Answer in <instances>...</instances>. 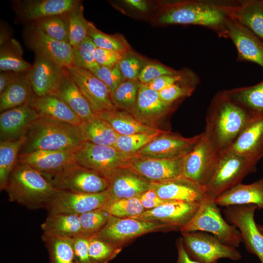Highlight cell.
Listing matches in <instances>:
<instances>
[{"mask_svg":"<svg viewBox=\"0 0 263 263\" xmlns=\"http://www.w3.org/2000/svg\"><path fill=\"white\" fill-rule=\"evenodd\" d=\"M231 0H185L159 2L153 18L154 24L194 25L212 30L226 38L227 24L231 18L229 7Z\"/></svg>","mask_w":263,"mask_h":263,"instance_id":"6da1fadb","label":"cell"},{"mask_svg":"<svg viewBox=\"0 0 263 263\" xmlns=\"http://www.w3.org/2000/svg\"><path fill=\"white\" fill-rule=\"evenodd\" d=\"M254 114L233 100L227 90L219 91L207 111L204 133L220 154L230 148Z\"/></svg>","mask_w":263,"mask_h":263,"instance_id":"7a4b0ae2","label":"cell"},{"mask_svg":"<svg viewBox=\"0 0 263 263\" xmlns=\"http://www.w3.org/2000/svg\"><path fill=\"white\" fill-rule=\"evenodd\" d=\"M25 136L19 154L39 150L75 151L85 141L79 126L41 117Z\"/></svg>","mask_w":263,"mask_h":263,"instance_id":"3957f363","label":"cell"},{"mask_svg":"<svg viewBox=\"0 0 263 263\" xmlns=\"http://www.w3.org/2000/svg\"><path fill=\"white\" fill-rule=\"evenodd\" d=\"M9 200L30 209L46 208L59 190L37 170L17 162L5 189Z\"/></svg>","mask_w":263,"mask_h":263,"instance_id":"277c9868","label":"cell"},{"mask_svg":"<svg viewBox=\"0 0 263 263\" xmlns=\"http://www.w3.org/2000/svg\"><path fill=\"white\" fill-rule=\"evenodd\" d=\"M220 210L214 199L206 195L193 217L181 228V232H207L226 245L239 247L243 242L239 230L234 225H230L225 220Z\"/></svg>","mask_w":263,"mask_h":263,"instance_id":"5b68a950","label":"cell"},{"mask_svg":"<svg viewBox=\"0 0 263 263\" xmlns=\"http://www.w3.org/2000/svg\"><path fill=\"white\" fill-rule=\"evenodd\" d=\"M256 165L230 150L221 153L215 172L205 187L207 196L214 200L255 172Z\"/></svg>","mask_w":263,"mask_h":263,"instance_id":"8992f818","label":"cell"},{"mask_svg":"<svg viewBox=\"0 0 263 263\" xmlns=\"http://www.w3.org/2000/svg\"><path fill=\"white\" fill-rule=\"evenodd\" d=\"M133 156L123 153L113 146L96 145L87 141L74 151L76 163L106 179L118 169L128 168Z\"/></svg>","mask_w":263,"mask_h":263,"instance_id":"52a82bcc","label":"cell"},{"mask_svg":"<svg viewBox=\"0 0 263 263\" xmlns=\"http://www.w3.org/2000/svg\"><path fill=\"white\" fill-rule=\"evenodd\" d=\"M41 173L54 188L60 190L96 193L108 188L105 177L76 163L56 172Z\"/></svg>","mask_w":263,"mask_h":263,"instance_id":"ba28073f","label":"cell"},{"mask_svg":"<svg viewBox=\"0 0 263 263\" xmlns=\"http://www.w3.org/2000/svg\"><path fill=\"white\" fill-rule=\"evenodd\" d=\"M185 250L192 260L200 263H218L220 259L242 258L237 248L226 245L212 234L203 231L181 232Z\"/></svg>","mask_w":263,"mask_h":263,"instance_id":"9c48e42d","label":"cell"},{"mask_svg":"<svg viewBox=\"0 0 263 263\" xmlns=\"http://www.w3.org/2000/svg\"><path fill=\"white\" fill-rule=\"evenodd\" d=\"M220 154L204 134L184 157L182 175L205 187L214 174Z\"/></svg>","mask_w":263,"mask_h":263,"instance_id":"30bf717a","label":"cell"},{"mask_svg":"<svg viewBox=\"0 0 263 263\" xmlns=\"http://www.w3.org/2000/svg\"><path fill=\"white\" fill-rule=\"evenodd\" d=\"M173 229L168 225L133 218H120L110 215L105 226L98 232L102 237L122 248L129 242L142 235Z\"/></svg>","mask_w":263,"mask_h":263,"instance_id":"8fae6325","label":"cell"},{"mask_svg":"<svg viewBox=\"0 0 263 263\" xmlns=\"http://www.w3.org/2000/svg\"><path fill=\"white\" fill-rule=\"evenodd\" d=\"M23 38L26 45L36 55L49 59L63 68L74 65L73 49L70 43L52 38L32 23L25 27Z\"/></svg>","mask_w":263,"mask_h":263,"instance_id":"7c38bea8","label":"cell"},{"mask_svg":"<svg viewBox=\"0 0 263 263\" xmlns=\"http://www.w3.org/2000/svg\"><path fill=\"white\" fill-rule=\"evenodd\" d=\"M257 208L254 205H236L225 207L224 213L239 230L246 249L263 263V235L257 228L254 218Z\"/></svg>","mask_w":263,"mask_h":263,"instance_id":"4fadbf2b","label":"cell"},{"mask_svg":"<svg viewBox=\"0 0 263 263\" xmlns=\"http://www.w3.org/2000/svg\"><path fill=\"white\" fill-rule=\"evenodd\" d=\"M66 69L95 114L117 110L112 101L111 92L92 72L75 65Z\"/></svg>","mask_w":263,"mask_h":263,"instance_id":"5bb4252c","label":"cell"},{"mask_svg":"<svg viewBox=\"0 0 263 263\" xmlns=\"http://www.w3.org/2000/svg\"><path fill=\"white\" fill-rule=\"evenodd\" d=\"M110 199L106 191L96 193L59 190L46 207L48 214L80 215L102 208Z\"/></svg>","mask_w":263,"mask_h":263,"instance_id":"9a60e30c","label":"cell"},{"mask_svg":"<svg viewBox=\"0 0 263 263\" xmlns=\"http://www.w3.org/2000/svg\"><path fill=\"white\" fill-rule=\"evenodd\" d=\"M81 3L79 0H18L12 7L19 21L28 24L55 15L66 14Z\"/></svg>","mask_w":263,"mask_h":263,"instance_id":"2e32d148","label":"cell"},{"mask_svg":"<svg viewBox=\"0 0 263 263\" xmlns=\"http://www.w3.org/2000/svg\"><path fill=\"white\" fill-rule=\"evenodd\" d=\"M185 155L163 159L135 155L128 168L150 182L165 181L182 175Z\"/></svg>","mask_w":263,"mask_h":263,"instance_id":"e0dca14e","label":"cell"},{"mask_svg":"<svg viewBox=\"0 0 263 263\" xmlns=\"http://www.w3.org/2000/svg\"><path fill=\"white\" fill-rule=\"evenodd\" d=\"M201 136L202 133L191 137H185L168 131L157 136L135 155L157 159L183 156L194 148Z\"/></svg>","mask_w":263,"mask_h":263,"instance_id":"ac0fdd59","label":"cell"},{"mask_svg":"<svg viewBox=\"0 0 263 263\" xmlns=\"http://www.w3.org/2000/svg\"><path fill=\"white\" fill-rule=\"evenodd\" d=\"M150 189L160 198L170 201L200 203L206 196L205 187L183 175L165 181L151 182Z\"/></svg>","mask_w":263,"mask_h":263,"instance_id":"d6986e66","label":"cell"},{"mask_svg":"<svg viewBox=\"0 0 263 263\" xmlns=\"http://www.w3.org/2000/svg\"><path fill=\"white\" fill-rule=\"evenodd\" d=\"M200 203L171 201L131 218L159 222L169 225L173 230H180L193 217Z\"/></svg>","mask_w":263,"mask_h":263,"instance_id":"ffe728a7","label":"cell"},{"mask_svg":"<svg viewBox=\"0 0 263 263\" xmlns=\"http://www.w3.org/2000/svg\"><path fill=\"white\" fill-rule=\"evenodd\" d=\"M228 150L257 164L263 157V114H254Z\"/></svg>","mask_w":263,"mask_h":263,"instance_id":"44dd1931","label":"cell"},{"mask_svg":"<svg viewBox=\"0 0 263 263\" xmlns=\"http://www.w3.org/2000/svg\"><path fill=\"white\" fill-rule=\"evenodd\" d=\"M226 38L237 51V60L255 63L263 69V41L231 18L227 24Z\"/></svg>","mask_w":263,"mask_h":263,"instance_id":"7402d4cb","label":"cell"},{"mask_svg":"<svg viewBox=\"0 0 263 263\" xmlns=\"http://www.w3.org/2000/svg\"><path fill=\"white\" fill-rule=\"evenodd\" d=\"M39 117L29 103L1 113L0 142L14 141L25 136Z\"/></svg>","mask_w":263,"mask_h":263,"instance_id":"603a6c76","label":"cell"},{"mask_svg":"<svg viewBox=\"0 0 263 263\" xmlns=\"http://www.w3.org/2000/svg\"><path fill=\"white\" fill-rule=\"evenodd\" d=\"M63 69L49 59L36 55L27 72L35 95L42 96L56 93Z\"/></svg>","mask_w":263,"mask_h":263,"instance_id":"cb8c5ba5","label":"cell"},{"mask_svg":"<svg viewBox=\"0 0 263 263\" xmlns=\"http://www.w3.org/2000/svg\"><path fill=\"white\" fill-rule=\"evenodd\" d=\"M107 179L110 199L138 198L150 189L151 182L129 168L114 171Z\"/></svg>","mask_w":263,"mask_h":263,"instance_id":"d4e9b609","label":"cell"},{"mask_svg":"<svg viewBox=\"0 0 263 263\" xmlns=\"http://www.w3.org/2000/svg\"><path fill=\"white\" fill-rule=\"evenodd\" d=\"M173 110L165 104L158 92L140 83L136 102L132 114L140 122L151 124L163 118Z\"/></svg>","mask_w":263,"mask_h":263,"instance_id":"484cf974","label":"cell"},{"mask_svg":"<svg viewBox=\"0 0 263 263\" xmlns=\"http://www.w3.org/2000/svg\"><path fill=\"white\" fill-rule=\"evenodd\" d=\"M74 151L35 150L19 154L18 162L30 166L41 173H54L76 163Z\"/></svg>","mask_w":263,"mask_h":263,"instance_id":"4316f807","label":"cell"},{"mask_svg":"<svg viewBox=\"0 0 263 263\" xmlns=\"http://www.w3.org/2000/svg\"><path fill=\"white\" fill-rule=\"evenodd\" d=\"M29 103L41 118L66 122L77 126L82 122L56 93L42 96L35 95Z\"/></svg>","mask_w":263,"mask_h":263,"instance_id":"83f0119b","label":"cell"},{"mask_svg":"<svg viewBox=\"0 0 263 263\" xmlns=\"http://www.w3.org/2000/svg\"><path fill=\"white\" fill-rule=\"evenodd\" d=\"M230 17L263 41V0H232Z\"/></svg>","mask_w":263,"mask_h":263,"instance_id":"f1b7e54d","label":"cell"},{"mask_svg":"<svg viewBox=\"0 0 263 263\" xmlns=\"http://www.w3.org/2000/svg\"><path fill=\"white\" fill-rule=\"evenodd\" d=\"M56 93L82 122L95 117V114L88 101L66 68L63 69Z\"/></svg>","mask_w":263,"mask_h":263,"instance_id":"f546056e","label":"cell"},{"mask_svg":"<svg viewBox=\"0 0 263 263\" xmlns=\"http://www.w3.org/2000/svg\"><path fill=\"white\" fill-rule=\"evenodd\" d=\"M214 200L219 207L251 204L263 209V178L249 184L240 183Z\"/></svg>","mask_w":263,"mask_h":263,"instance_id":"4dcf8cb0","label":"cell"},{"mask_svg":"<svg viewBox=\"0 0 263 263\" xmlns=\"http://www.w3.org/2000/svg\"><path fill=\"white\" fill-rule=\"evenodd\" d=\"M95 115L106 121L119 135L164 133L168 132L143 124L131 113L118 109L100 113Z\"/></svg>","mask_w":263,"mask_h":263,"instance_id":"1f68e13d","label":"cell"},{"mask_svg":"<svg viewBox=\"0 0 263 263\" xmlns=\"http://www.w3.org/2000/svg\"><path fill=\"white\" fill-rule=\"evenodd\" d=\"M34 95L27 72L23 73L0 94V112L29 103Z\"/></svg>","mask_w":263,"mask_h":263,"instance_id":"d6a6232c","label":"cell"},{"mask_svg":"<svg viewBox=\"0 0 263 263\" xmlns=\"http://www.w3.org/2000/svg\"><path fill=\"white\" fill-rule=\"evenodd\" d=\"M41 228L47 236L73 238L82 234L78 215L48 214Z\"/></svg>","mask_w":263,"mask_h":263,"instance_id":"836d02e7","label":"cell"},{"mask_svg":"<svg viewBox=\"0 0 263 263\" xmlns=\"http://www.w3.org/2000/svg\"><path fill=\"white\" fill-rule=\"evenodd\" d=\"M85 141L114 147L119 134L105 120L97 116L79 126Z\"/></svg>","mask_w":263,"mask_h":263,"instance_id":"e575fe53","label":"cell"},{"mask_svg":"<svg viewBox=\"0 0 263 263\" xmlns=\"http://www.w3.org/2000/svg\"><path fill=\"white\" fill-rule=\"evenodd\" d=\"M235 102L253 114H263V79L252 86L227 90Z\"/></svg>","mask_w":263,"mask_h":263,"instance_id":"d590c367","label":"cell"},{"mask_svg":"<svg viewBox=\"0 0 263 263\" xmlns=\"http://www.w3.org/2000/svg\"><path fill=\"white\" fill-rule=\"evenodd\" d=\"M32 66L23 58L22 48L16 40L11 38L0 46V71L26 73Z\"/></svg>","mask_w":263,"mask_h":263,"instance_id":"8d00e7d4","label":"cell"},{"mask_svg":"<svg viewBox=\"0 0 263 263\" xmlns=\"http://www.w3.org/2000/svg\"><path fill=\"white\" fill-rule=\"evenodd\" d=\"M25 136L14 141L0 142V188L5 190L9 176L18 162Z\"/></svg>","mask_w":263,"mask_h":263,"instance_id":"74e56055","label":"cell"},{"mask_svg":"<svg viewBox=\"0 0 263 263\" xmlns=\"http://www.w3.org/2000/svg\"><path fill=\"white\" fill-rule=\"evenodd\" d=\"M42 239L49 263H75L72 238L42 235Z\"/></svg>","mask_w":263,"mask_h":263,"instance_id":"f35d334b","label":"cell"},{"mask_svg":"<svg viewBox=\"0 0 263 263\" xmlns=\"http://www.w3.org/2000/svg\"><path fill=\"white\" fill-rule=\"evenodd\" d=\"M88 36L96 47L111 50L122 55L132 51L131 47L123 36L119 34H108L89 22Z\"/></svg>","mask_w":263,"mask_h":263,"instance_id":"ab89813d","label":"cell"},{"mask_svg":"<svg viewBox=\"0 0 263 263\" xmlns=\"http://www.w3.org/2000/svg\"><path fill=\"white\" fill-rule=\"evenodd\" d=\"M89 235V252L92 263H109L121 251L98 233Z\"/></svg>","mask_w":263,"mask_h":263,"instance_id":"60d3db41","label":"cell"},{"mask_svg":"<svg viewBox=\"0 0 263 263\" xmlns=\"http://www.w3.org/2000/svg\"><path fill=\"white\" fill-rule=\"evenodd\" d=\"M140 83L138 80H125L111 93L112 102L117 109L132 113Z\"/></svg>","mask_w":263,"mask_h":263,"instance_id":"b9f144b4","label":"cell"},{"mask_svg":"<svg viewBox=\"0 0 263 263\" xmlns=\"http://www.w3.org/2000/svg\"><path fill=\"white\" fill-rule=\"evenodd\" d=\"M30 23L34 24L52 38L69 43V30L67 14L46 17Z\"/></svg>","mask_w":263,"mask_h":263,"instance_id":"7bdbcfd3","label":"cell"},{"mask_svg":"<svg viewBox=\"0 0 263 263\" xmlns=\"http://www.w3.org/2000/svg\"><path fill=\"white\" fill-rule=\"evenodd\" d=\"M199 81V77L196 74L189 78L166 87L158 93L165 104L172 106L178 100L190 96Z\"/></svg>","mask_w":263,"mask_h":263,"instance_id":"ee69618b","label":"cell"},{"mask_svg":"<svg viewBox=\"0 0 263 263\" xmlns=\"http://www.w3.org/2000/svg\"><path fill=\"white\" fill-rule=\"evenodd\" d=\"M101 208L110 215L120 218H131L146 210L136 197L110 199Z\"/></svg>","mask_w":263,"mask_h":263,"instance_id":"f6af8a7d","label":"cell"},{"mask_svg":"<svg viewBox=\"0 0 263 263\" xmlns=\"http://www.w3.org/2000/svg\"><path fill=\"white\" fill-rule=\"evenodd\" d=\"M82 3L67 14L69 30V43L72 47L88 36L89 22L84 17Z\"/></svg>","mask_w":263,"mask_h":263,"instance_id":"bcb514c9","label":"cell"},{"mask_svg":"<svg viewBox=\"0 0 263 263\" xmlns=\"http://www.w3.org/2000/svg\"><path fill=\"white\" fill-rule=\"evenodd\" d=\"M161 134L163 133L119 135L114 147L123 153L134 156L143 147Z\"/></svg>","mask_w":263,"mask_h":263,"instance_id":"7dc6e473","label":"cell"},{"mask_svg":"<svg viewBox=\"0 0 263 263\" xmlns=\"http://www.w3.org/2000/svg\"><path fill=\"white\" fill-rule=\"evenodd\" d=\"M96 46L87 36L80 43L73 47L74 65L87 69L91 72L99 65L94 57Z\"/></svg>","mask_w":263,"mask_h":263,"instance_id":"c3c4849f","label":"cell"},{"mask_svg":"<svg viewBox=\"0 0 263 263\" xmlns=\"http://www.w3.org/2000/svg\"><path fill=\"white\" fill-rule=\"evenodd\" d=\"M148 61L145 57L131 51L122 55L118 63L126 80H138L143 68Z\"/></svg>","mask_w":263,"mask_h":263,"instance_id":"681fc988","label":"cell"},{"mask_svg":"<svg viewBox=\"0 0 263 263\" xmlns=\"http://www.w3.org/2000/svg\"><path fill=\"white\" fill-rule=\"evenodd\" d=\"M110 215L101 208L79 215L82 234H92L99 232L107 224Z\"/></svg>","mask_w":263,"mask_h":263,"instance_id":"f907efd6","label":"cell"},{"mask_svg":"<svg viewBox=\"0 0 263 263\" xmlns=\"http://www.w3.org/2000/svg\"><path fill=\"white\" fill-rule=\"evenodd\" d=\"M92 72L107 86L111 93L126 80L118 63L111 68L99 66Z\"/></svg>","mask_w":263,"mask_h":263,"instance_id":"816d5d0a","label":"cell"},{"mask_svg":"<svg viewBox=\"0 0 263 263\" xmlns=\"http://www.w3.org/2000/svg\"><path fill=\"white\" fill-rule=\"evenodd\" d=\"M196 74L190 69H183L177 71L173 74L157 77L145 85L150 89L158 92L166 87L189 78Z\"/></svg>","mask_w":263,"mask_h":263,"instance_id":"f5cc1de1","label":"cell"},{"mask_svg":"<svg viewBox=\"0 0 263 263\" xmlns=\"http://www.w3.org/2000/svg\"><path fill=\"white\" fill-rule=\"evenodd\" d=\"M176 71L158 62L149 60L143 68L138 80L145 84L157 77L172 74Z\"/></svg>","mask_w":263,"mask_h":263,"instance_id":"db71d44e","label":"cell"},{"mask_svg":"<svg viewBox=\"0 0 263 263\" xmlns=\"http://www.w3.org/2000/svg\"><path fill=\"white\" fill-rule=\"evenodd\" d=\"M72 239L75 263H92L89 252V235L80 234Z\"/></svg>","mask_w":263,"mask_h":263,"instance_id":"11a10c76","label":"cell"},{"mask_svg":"<svg viewBox=\"0 0 263 263\" xmlns=\"http://www.w3.org/2000/svg\"><path fill=\"white\" fill-rule=\"evenodd\" d=\"M122 55L111 50L96 47L94 57L100 66L111 68L119 62Z\"/></svg>","mask_w":263,"mask_h":263,"instance_id":"9f6ffc18","label":"cell"},{"mask_svg":"<svg viewBox=\"0 0 263 263\" xmlns=\"http://www.w3.org/2000/svg\"><path fill=\"white\" fill-rule=\"evenodd\" d=\"M138 198L146 210L171 202L160 198L153 191L150 189L144 192Z\"/></svg>","mask_w":263,"mask_h":263,"instance_id":"6f0895ef","label":"cell"},{"mask_svg":"<svg viewBox=\"0 0 263 263\" xmlns=\"http://www.w3.org/2000/svg\"><path fill=\"white\" fill-rule=\"evenodd\" d=\"M177 250V259L175 263H200L190 258L186 252L181 237L176 243Z\"/></svg>","mask_w":263,"mask_h":263,"instance_id":"680465c9","label":"cell"},{"mask_svg":"<svg viewBox=\"0 0 263 263\" xmlns=\"http://www.w3.org/2000/svg\"><path fill=\"white\" fill-rule=\"evenodd\" d=\"M23 73L13 71H0V94L15 79Z\"/></svg>","mask_w":263,"mask_h":263,"instance_id":"91938a15","label":"cell"},{"mask_svg":"<svg viewBox=\"0 0 263 263\" xmlns=\"http://www.w3.org/2000/svg\"><path fill=\"white\" fill-rule=\"evenodd\" d=\"M124 3L132 9L141 13H146L149 10V4L144 0H125Z\"/></svg>","mask_w":263,"mask_h":263,"instance_id":"94428289","label":"cell"},{"mask_svg":"<svg viewBox=\"0 0 263 263\" xmlns=\"http://www.w3.org/2000/svg\"><path fill=\"white\" fill-rule=\"evenodd\" d=\"M0 46L8 41L11 39L10 37V34L7 31V29L6 26H4L3 25L0 26Z\"/></svg>","mask_w":263,"mask_h":263,"instance_id":"6125c7cd","label":"cell"},{"mask_svg":"<svg viewBox=\"0 0 263 263\" xmlns=\"http://www.w3.org/2000/svg\"><path fill=\"white\" fill-rule=\"evenodd\" d=\"M257 228H258L259 230L260 231L261 234L263 235V225L257 224Z\"/></svg>","mask_w":263,"mask_h":263,"instance_id":"be15d7a7","label":"cell"}]
</instances>
